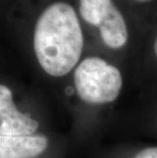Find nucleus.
<instances>
[{"mask_svg": "<svg viewBox=\"0 0 157 158\" xmlns=\"http://www.w3.org/2000/svg\"><path fill=\"white\" fill-rule=\"evenodd\" d=\"M133 158H157V146L144 148L140 150Z\"/></svg>", "mask_w": 157, "mask_h": 158, "instance_id": "7", "label": "nucleus"}, {"mask_svg": "<svg viewBox=\"0 0 157 158\" xmlns=\"http://www.w3.org/2000/svg\"><path fill=\"white\" fill-rule=\"evenodd\" d=\"M111 4V0H80V12L87 23L98 28Z\"/></svg>", "mask_w": 157, "mask_h": 158, "instance_id": "6", "label": "nucleus"}, {"mask_svg": "<svg viewBox=\"0 0 157 158\" xmlns=\"http://www.w3.org/2000/svg\"><path fill=\"white\" fill-rule=\"evenodd\" d=\"M48 140L38 136H0V158H35L47 149Z\"/></svg>", "mask_w": 157, "mask_h": 158, "instance_id": "4", "label": "nucleus"}, {"mask_svg": "<svg viewBox=\"0 0 157 158\" xmlns=\"http://www.w3.org/2000/svg\"><path fill=\"white\" fill-rule=\"evenodd\" d=\"M84 37L75 9L68 3L49 5L34 31V50L40 66L52 77H63L76 65Z\"/></svg>", "mask_w": 157, "mask_h": 158, "instance_id": "1", "label": "nucleus"}, {"mask_svg": "<svg viewBox=\"0 0 157 158\" xmlns=\"http://www.w3.org/2000/svg\"><path fill=\"white\" fill-rule=\"evenodd\" d=\"M154 52H155V55H156V58H157V37H156L155 42H154Z\"/></svg>", "mask_w": 157, "mask_h": 158, "instance_id": "8", "label": "nucleus"}, {"mask_svg": "<svg viewBox=\"0 0 157 158\" xmlns=\"http://www.w3.org/2000/svg\"><path fill=\"white\" fill-rule=\"evenodd\" d=\"M76 92L86 103L108 104L119 96L122 77L119 69L100 58L88 57L75 69Z\"/></svg>", "mask_w": 157, "mask_h": 158, "instance_id": "2", "label": "nucleus"}, {"mask_svg": "<svg viewBox=\"0 0 157 158\" xmlns=\"http://www.w3.org/2000/svg\"><path fill=\"white\" fill-rule=\"evenodd\" d=\"M136 1H139V2H147V1H150V0H136Z\"/></svg>", "mask_w": 157, "mask_h": 158, "instance_id": "9", "label": "nucleus"}, {"mask_svg": "<svg viewBox=\"0 0 157 158\" xmlns=\"http://www.w3.org/2000/svg\"><path fill=\"white\" fill-rule=\"evenodd\" d=\"M39 123L28 113L16 108L12 92L7 86H0V136L33 135Z\"/></svg>", "mask_w": 157, "mask_h": 158, "instance_id": "3", "label": "nucleus"}, {"mask_svg": "<svg viewBox=\"0 0 157 158\" xmlns=\"http://www.w3.org/2000/svg\"><path fill=\"white\" fill-rule=\"evenodd\" d=\"M98 29L103 42L109 48H122L128 41L129 34L125 19L113 3L100 23Z\"/></svg>", "mask_w": 157, "mask_h": 158, "instance_id": "5", "label": "nucleus"}]
</instances>
